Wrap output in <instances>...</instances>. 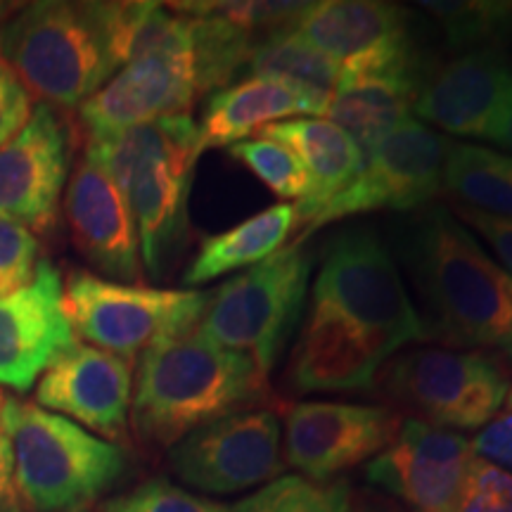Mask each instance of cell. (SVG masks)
I'll use <instances>...</instances> for the list:
<instances>
[{"label":"cell","instance_id":"1","mask_svg":"<svg viewBox=\"0 0 512 512\" xmlns=\"http://www.w3.org/2000/svg\"><path fill=\"white\" fill-rule=\"evenodd\" d=\"M427 339L401 268L370 228L323 245L287 363L294 392H368L403 347Z\"/></svg>","mask_w":512,"mask_h":512},{"label":"cell","instance_id":"2","mask_svg":"<svg viewBox=\"0 0 512 512\" xmlns=\"http://www.w3.org/2000/svg\"><path fill=\"white\" fill-rule=\"evenodd\" d=\"M403 238V259L430 313L427 337L494 356L510 373L512 275L446 207L427 209Z\"/></svg>","mask_w":512,"mask_h":512},{"label":"cell","instance_id":"3","mask_svg":"<svg viewBox=\"0 0 512 512\" xmlns=\"http://www.w3.org/2000/svg\"><path fill=\"white\" fill-rule=\"evenodd\" d=\"M271 396L268 375L252 358L211 344L192 330L138 356L131 430L145 446L169 451L197 427L266 408Z\"/></svg>","mask_w":512,"mask_h":512},{"label":"cell","instance_id":"4","mask_svg":"<svg viewBox=\"0 0 512 512\" xmlns=\"http://www.w3.org/2000/svg\"><path fill=\"white\" fill-rule=\"evenodd\" d=\"M0 60L41 105L79 110L121 69L110 3H22L0 27Z\"/></svg>","mask_w":512,"mask_h":512},{"label":"cell","instance_id":"5","mask_svg":"<svg viewBox=\"0 0 512 512\" xmlns=\"http://www.w3.org/2000/svg\"><path fill=\"white\" fill-rule=\"evenodd\" d=\"M3 418L27 512H91L126 477L124 448L34 401L5 396Z\"/></svg>","mask_w":512,"mask_h":512},{"label":"cell","instance_id":"6","mask_svg":"<svg viewBox=\"0 0 512 512\" xmlns=\"http://www.w3.org/2000/svg\"><path fill=\"white\" fill-rule=\"evenodd\" d=\"M313 268L311 249L285 245L209 292L195 332L211 344L249 356L268 375L302 325Z\"/></svg>","mask_w":512,"mask_h":512},{"label":"cell","instance_id":"7","mask_svg":"<svg viewBox=\"0 0 512 512\" xmlns=\"http://www.w3.org/2000/svg\"><path fill=\"white\" fill-rule=\"evenodd\" d=\"M207 302L209 292L114 283L83 268L64 280V311L76 339L131 361L195 330Z\"/></svg>","mask_w":512,"mask_h":512},{"label":"cell","instance_id":"8","mask_svg":"<svg viewBox=\"0 0 512 512\" xmlns=\"http://www.w3.org/2000/svg\"><path fill=\"white\" fill-rule=\"evenodd\" d=\"M382 387L418 420L463 432L498 418L508 399L510 377L494 356L422 347L394 356L384 366Z\"/></svg>","mask_w":512,"mask_h":512},{"label":"cell","instance_id":"9","mask_svg":"<svg viewBox=\"0 0 512 512\" xmlns=\"http://www.w3.org/2000/svg\"><path fill=\"white\" fill-rule=\"evenodd\" d=\"M451 140L418 119H408L363 159L361 171L342 192L299 230L294 245H306L320 228L370 211H413L444 188V162Z\"/></svg>","mask_w":512,"mask_h":512},{"label":"cell","instance_id":"10","mask_svg":"<svg viewBox=\"0 0 512 512\" xmlns=\"http://www.w3.org/2000/svg\"><path fill=\"white\" fill-rule=\"evenodd\" d=\"M166 463L195 494L256 491L285 475L283 425L271 408L226 415L171 446Z\"/></svg>","mask_w":512,"mask_h":512},{"label":"cell","instance_id":"11","mask_svg":"<svg viewBox=\"0 0 512 512\" xmlns=\"http://www.w3.org/2000/svg\"><path fill=\"white\" fill-rule=\"evenodd\" d=\"M401 422V415L382 406L302 401L285 418L283 460L297 475L332 482L382 453L399 434Z\"/></svg>","mask_w":512,"mask_h":512},{"label":"cell","instance_id":"12","mask_svg":"<svg viewBox=\"0 0 512 512\" xmlns=\"http://www.w3.org/2000/svg\"><path fill=\"white\" fill-rule=\"evenodd\" d=\"M475 458L460 432L408 418L392 444L368 460L363 477L415 512H458Z\"/></svg>","mask_w":512,"mask_h":512},{"label":"cell","instance_id":"13","mask_svg":"<svg viewBox=\"0 0 512 512\" xmlns=\"http://www.w3.org/2000/svg\"><path fill=\"white\" fill-rule=\"evenodd\" d=\"M72 176L67 121L38 105L29 124L0 147V219L36 235H50Z\"/></svg>","mask_w":512,"mask_h":512},{"label":"cell","instance_id":"14","mask_svg":"<svg viewBox=\"0 0 512 512\" xmlns=\"http://www.w3.org/2000/svg\"><path fill=\"white\" fill-rule=\"evenodd\" d=\"M413 114L451 136L496 143L512 114V62L498 46L467 50L427 76Z\"/></svg>","mask_w":512,"mask_h":512},{"label":"cell","instance_id":"15","mask_svg":"<svg viewBox=\"0 0 512 512\" xmlns=\"http://www.w3.org/2000/svg\"><path fill=\"white\" fill-rule=\"evenodd\" d=\"M133 401L131 358L76 342L36 382L34 403L76 422L95 437L128 439Z\"/></svg>","mask_w":512,"mask_h":512},{"label":"cell","instance_id":"16","mask_svg":"<svg viewBox=\"0 0 512 512\" xmlns=\"http://www.w3.org/2000/svg\"><path fill=\"white\" fill-rule=\"evenodd\" d=\"M76 342L60 268L41 259L27 287L0 297V387L27 394Z\"/></svg>","mask_w":512,"mask_h":512},{"label":"cell","instance_id":"17","mask_svg":"<svg viewBox=\"0 0 512 512\" xmlns=\"http://www.w3.org/2000/svg\"><path fill=\"white\" fill-rule=\"evenodd\" d=\"M197 98L200 88L190 43L126 62L76 112L86 133H110L176 114H190Z\"/></svg>","mask_w":512,"mask_h":512},{"label":"cell","instance_id":"18","mask_svg":"<svg viewBox=\"0 0 512 512\" xmlns=\"http://www.w3.org/2000/svg\"><path fill=\"white\" fill-rule=\"evenodd\" d=\"M430 74L415 46L380 62L349 64L342 67L325 119L342 128L366 159L384 138L413 119L415 100Z\"/></svg>","mask_w":512,"mask_h":512},{"label":"cell","instance_id":"19","mask_svg":"<svg viewBox=\"0 0 512 512\" xmlns=\"http://www.w3.org/2000/svg\"><path fill=\"white\" fill-rule=\"evenodd\" d=\"M74 247L100 278L138 285L143 278L136 221L126 195L98 164L81 157L64 190Z\"/></svg>","mask_w":512,"mask_h":512},{"label":"cell","instance_id":"20","mask_svg":"<svg viewBox=\"0 0 512 512\" xmlns=\"http://www.w3.org/2000/svg\"><path fill=\"white\" fill-rule=\"evenodd\" d=\"M292 31L339 67L380 62L413 48L406 10L382 0L311 3Z\"/></svg>","mask_w":512,"mask_h":512},{"label":"cell","instance_id":"21","mask_svg":"<svg viewBox=\"0 0 512 512\" xmlns=\"http://www.w3.org/2000/svg\"><path fill=\"white\" fill-rule=\"evenodd\" d=\"M195 166L152 162L126 178V195L136 221L140 261L150 278H164L188 238V197Z\"/></svg>","mask_w":512,"mask_h":512},{"label":"cell","instance_id":"22","mask_svg":"<svg viewBox=\"0 0 512 512\" xmlns=\"http://www.w3.org/2000/svg\"><path fill=\"white\" fill-rule=\"evenodd\" d=\"M328 102L273 79L247 76L211 93L197 124L200 152L256 138L266 126L294 117H325Z\"/></svg>","mask_w":512,"mask_h":512},{"label":"cell","instance_id":"23","mask_svg":"<svg viewBox=\"0 0 512 512\" xmlns=\"http://www.w3.org/2000/svg\"><path fill=\"white\" fill-rule=\"evenodd\" d=\"M256 138H268L294 152L306 174V195L294 204L299 230L351 183L363 166L354 140L325 117H294L266 126Z\"/></svg>","mask_w":512,"mask_h":512},{"label":"cell","instance_id":"24","mask_svg":"<svg viewBox=\"0 0 512 512\" xmlns=\"http://www.w3.org/2000/svg\"><path fill=\"white\" fill-rule=\"evenodd\" d=\"M83 157L98 164L119 188L133 171L152 162L197 166L202 157L197 121L190 114H176L121 131L86 133Z\"/></svg>","mask_w":512,"mask_h":512},{"label":"cell","instance_id":"25","mask_svg":"<svg viewBox=\"0 0 512 512\" xmlns=\"http://www.w3.org/2000/svg\"><path fill=\"white\" fill-rule=\"evenodd\" d=\"M297 228L299 219L294 204L280 202L223 233L209 235L200 242L195 259L185 268L183 285H204L221 275L247 271L261 264L278 249H283L290 240V233Z\"/></svg>","mask_w":512,"mask_h":512},{"label":"cell","instance_id":"26","mask_svg":"<svg viewBox=\"0 0 512 512\" xmlns=\"http://www.w3.org/2000/svg\"><path fill=\"white\" fill-rule=\"evenodd\" d=\"M444 188L460 207L512 219V155L486 145L451 143L444 162Z\"/></svg>","mask_w":512,"mask_h":512},{"label":"cell","instance_id":"27","mask_svg":"<svg viewBox=\"0 0 512 512\" xmlns=\"http://www.w3.org/2000/svg\"><path fill=\"white\" fill-rule=\"evenodd\" d=\"M342 67L325 57L294 31H278L256 43L247 64V76L273 79L330 102Z\"/></svg>","mask_w":512,"mask_h":512},{"label":"cell","instance_id":"28","mask_svg":"<svg viewBox=\"0 0 512 512\" xmlns=\"http://www.w3.org/2000/svg\"><path fill=\"white\" fill-rule=\"evenodd\" d=\"M188 19L200 95L233 86V79L247 74L249 57L261 38L221 17L195 15Z\"/></svg>","mask_w":512,"mask_h":512},{"label":"cell","instance_id":"29","mask_svg":"<svg viewBox=\"0 0 512 512\" xmlns=\"http://www.w3.org/2000/svg\"><path fill=\"white\" fill-rule=\"evenodd\" d=\"M420 8L437 19L453 48L496 46L512 31V3L501 0H425Z\"/></svg>","mask_w":512,"mask_h":512},{"label":"cell","instance_id":"30","mask_svg":"<svg viewBox=\"0 0 512 512\" xmlns=\"http://www.w3.org/2000/svg\"><path fill=\"white\" fill-rule=\"evenodd\" d=\"M354 491L347 479L313 482L283 475L233 505V512H351Z\"/></svg>","mask_w":512,"mask_h":512},{"label":"cell","instance_id":"31","mask_svg":"<svg viewBox=\"0 0 512 512\" xmlns=\"http://www.w3.org/2000/svg\"><path fill=\"white\" fill-rule=\"evenodd\" d=\"M178 15H211L266 38L278 31H290L302 19L311 3L294 0H197V3H169Z\"/></svg>","mask_w":512,"mask_h":512},{"label":"cell","instance_id":"32","mask_svg":"<svg viewBox=\"0 0 512 512\" xmlns=\"http://www.w3.org/2000/svg\"><path fill=\"white\" fill-rule=\"evenodd\" d=\"M228 155L259 178L275 197L287 204L302 202L306 174L292 150L268 138H249L228 147Z\"/></svg>","mask_w":512,"mask_h":512},{"label":"cell","instance_id":"33","mask_svg":"<svg viewBox=\"0 0 512 512\" xmlns=\"http://www.w3.org/2000/svg\"><path fill=\"white\" fill-rule=\"evenodd\" d=\"M100 512H233V508L166 477H150L124 494L105 498Z\"/></svg>","mask_w":512,"mask_h":512},{"label":"cell","instance_id":"34","mask_svg":"<svg viewBox=\"0 0 512 512\" xmlns=\"http://www.w3.org/2000/svg\"><path fill=\"white\" fill-rule=\"evenodd\" d=\"M41 259V242L31 230L0 219V297L27 287Z\"/></svg>","mask_w":512,"mask_h":512},{"label":"cell","instance_id":"35","mask_svg":"<svg viewBox=\"0 0 512 512\" xmlns=\"http://www.w3.org/2000/svg\"><path fill=\"white\" fill-rule=\"evenodd\" d=\"M458 512H512V472L477 456Z\"/></svg>","mask_w":512,"mask_h":512},{"label":"cell","instance_id":"36","mask_svg":"<svg viewBox=\"0 0 512 512\" xmlns=\"http://www.w3.org/2000/svg\"><path fill=\"white\" fill-rule=\"evenodd\" d=\"M31 114H34V98L17 79V74L0 60V147L8 145L29 124Z\"/></svg>","mask_w":512,"mask_h":512},{"label":"cell","instance_id":"37","mask_svg":"<svg viewBox=\"0 0 512 512\" xmlns=\"http://www.w3.org/2000/svg\"><path fill=\"white\" fill-rule=\"evenodd\" d=\"M456 216L467 228L482 235V240L494 249L496 261L512 275V219L482 214V211L458 207Z\"/></svg>","mask_w":512,"mask_h":512},{"label":"cell","instance_id":"38","mask_svg":"<svg viewBox=\"0 0 512 512\" xmlns=\"http://www.w3.org/2000/svg\"><path fill=\"white\" fill-rule=\"evenodd\" d=\"M475 456L512 472V411L498 415L472 439Z\"/></svg>","mask_w":512,"mask_h":512},{"label":"cell","instance_id":"39","mask_svg":"<svg viewBox=\"0 0 512 512\" xmlns=\"http://www.w3.org/2000/svg\"><path fill=\"white\" fill-rule=\"evenodd\" d=\"M5 396L8 394L0 389V512H27L22 496H19V489H17L10 434H8V427H5V418H3Z\"/></svg>","mask_w":512,"mask_h":512},{"label":"cell","instance_id":"40","mask_svg":"<svg viewBox=\"0 0 512 512\" xmlns=\"http://www.w3.org/2000/svg\"><path fill=\"white\" fill-rule=\"evenodd\" d=\"M351 512H396V510L387 508L384 503L366 501V498H361V501H356L354 505H351Z\"/></svg>","mask_w":512,"mask_h":512},{"label":"cell","instance_id":"41","mask_svg":"<svg viewBox=\"0 0 512 512\" xmlns=\"http://www.w3.org/2000/svg\"><path fill=\"white\" fill-rule=\"evenodd\" d=\"M494 145L501 147V150H505V155H512V114H510L508 124H505V128H503V133L498 136Z\"/></svg>","mask_w":512,"mask_h":512},{"label":"cell","instance_id":"42","mask_svg":"<svg viewBox=\"0 0 512 512\" xmlns=\"http://www.w3.org/2000/svg\"><path fill=\"white\" fill-rule=\"evenodd\" d=\"M19 8H22V3H0V27H3Z\"/></svg>","mask_w":512,"mask_h":512},{"label":"cell","instance_id":"43","mask_svg":"<svg viewBox=\"0 0 512 512\" xmlns=\"http://www.w3.org/2000/svg\"><path fill=\"white\" fill-rule=\"evenodd\" d=\"M505 411H512V384H510V392H508V399H505Z\"/></svg>","mask_w":512,"mask_h":512}]
</instances>
